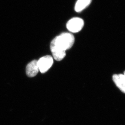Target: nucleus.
Segmentation results:
<instances>
[{
  "instance_id": "f257e3e1",
  "label": "nucleus",
  "mask_w": 125,
  "mask_h": 125,
  "mask_svg": "<svg viewBox=\"0 0 125 125\" xmlns=\"http://www.w3.org/2000/svg\"><path fill=\"white\" fill-rule=\"evenodd\" d=\"M74 41V37L72 34L64 32L55 37L52 42L59 48L66 51L72 47Z\"/></svg>"
},
{
  "instance_id": "20e7f679",
  "label": "nucleus",
  "mask_w": 125,
  "mask_h": 125,
  "mask_svg": "<svg viewBox=\"0 0 125 125\" xmlns=\"http://www.w3.org/2000/svg\"><path fill=\"white\" fill-rule=\"evenodd\" d=\"M51 50L54 59L57 61H61L66 55V51L61 49L54 44L53 42H51Z\"/></svg>"
},
{
  "instance_id": "0eeeda50",
  "label": "nucleus",
  "mask_w": 125,
  "mask_h": 125,
  "mask_svg": "<svg viewBox=\"0 0 125 125\" xmlns=\"http://www.w3.org/2000/svg\"><path fill=\"white\" fill-rule=\"evenodd\" d=\"M92 1V0H78L75 6V10L77 12L82 11L90 4Z\"/></svg>"
},
{
  "instance_id": "423d86ee",
  "label": "nucleus",
  "mask_w": 125,
  "mask_h": 125,
  "mask_svg": "<svg viewBox=\"0 0 125 125\" xmlns=\"http://www.w3.org/2000/svg\"><path fill=\"white\" fill-rule=\"evenodd\" d=\"M114 83L123 93L125 94V77L124 74H115L113 76Z\"/></svg>"
},
{
  "instance_id": "7ed1b4c3",
  "label": "nucleus",
  "mask_w": 125,
  "mask_h": 125,
  "mask_svg": "<svg viewBox=\"0 0 125 125\" xmlns=\"http://www.w3.org/2000/svg\"><path fill=\"white\" fill-rule=\"evenodd\" d=\"M53 63V58L51 56H45L37 61L39 71L42 73L47 72Z\"/></svg>"
},
{
  "instance_id": "f03ea898",
  "label": "nucleus",
  "mask_w": 125,
  "mask_h": 125,
  "mask_svg": "<svg viewBox=\"0 0 125 125\" xmlns=\"http://www.w3.org/2000/svg\"><path fill=\"white\" fill-rule=\"evenodd\" d=\"M84 22L83 20L79 18H73L68 21L66 27L71 32H78L83 28Z\"/></svg>"
},
{
  "instance_id": "6e6552de",
  "label": "nucleus",
  "mask_w": 125,
  "mask_h": 125,
  "mask_svg": "<svg viewBox=\"0 0 125 125\" xmlns=\"http://www.w3.org/2000/svg\"><path fill=\"white\" fill-rule=\"evenodd\" d=\"M124 76H125V71L124 72Z\"/></svg>"
},
{
  "instance_id": "39448f33",
  "label": "nucleus",
  "mask_w": 125,
  "mask_h": 125,
  "mask_svg": "<svg viewBox=\"0 0 125 125\" xmlns=\"http://www.w3.org/2000/svg\"><path fill=\"white\" fill-rule=\"evenodd\" d=\"M39 71L37 61H32L27 65L26 67V73L30 77H34L36 76Z\"/></svg>"
}]
</instances>
